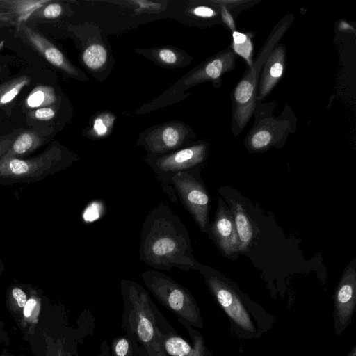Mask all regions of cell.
Listing matches in <instances>:
<instances>
[{
    "label": "cell",
    "instance_id": "6da1fadb",
    "mask_svg": "<svg viewBox=\"0 0 356 356\" xmlns=\"http://www.w3.org/2000/svg\"><path fill=\"white\" fill-rule=\"evenodd\" d=\"M140 259L156 270L202 267L193 256L186 226L168 206L160 204L145 218L140 233Z\"/></svg>",
    "mask_w": 356,
    "mask_h": 356
},
{
    "label": "cell",
    "instance_id": "7a4b0ae2",
    "mask_svg": "<svg viewBox=\"0 0 356 356\" xmlns=\"http://www.w3.org/2000/svg\"><path fill=\"white\" fill-rule=\"evenodd\" d=\"M120 291L123 300L121 327L138 341L146 356H166L159 334L170 325L147 291L140 284L126 279L121 280Z\"/></svg>",
    "mask_w": 356,
    "mask_h": 356
},
{
    "label": "cell",
    "instance_id": "3957f363",
    "mask_svg": "<svg viewBox=\"0 0 356 356\" xmlns=\"http://www.w3.org/2000/svg\"><path fill=\"white\" fill-rule=\"evenodd\" d=\"M206 284L213 298L226 314L230 330L244 340L258 339L270 330L275 317L262 307L243 296L239 291L217 275L202 267Z\"/></svg>",
    "mask_w": 356,
    "mask_h": 356
},
{
    "label": "cell",
    "instance_id": "277c9868",
    "mask_svg": "<svg viewBox=\"0 0 356 356\" xmlns=\"http://www.w3.org/2000/svg\"><path fill=\"white\" fill-rule=\"evenodd\" d=\"M293 19L289 15L274 28L273 31L252 63L249 71L239 81L232 94V125L234 135L241 132L251 118L256 104V94L261 67L268 55L288 29Z\"/></svg>",
    "mask_w": 356,
    "mask_h": 356
},
{
    "label": "cell",
    "instance_id": "5b68a950",
    "mask_svg": "<svg viewBox=\"0 0 356 356\" xmlns=\"http://www.w3.org/2000/svg\"><path fill=\"white\" fill-rule=\"evenodd\" d=\"M146 287L156 299L177 318L186 320L195 328L204 323L198 305L190 291L170 277L156 270H147L141 275Z\"/></svg>",
    "mask_w": 356,
    "mask_h": 356
},
{
    "label": "cell",
    "instance_id": "8992f818",
    "mask_svg": "<svg viewBox=\"0 0 356 356\" xmlns=\"http://www.w3.org/2000/svg\"><path fill=\"white\" fill-rule=\"evenodd\" d=\"M274 106L273 102L267 104L256 102L255 121L245 140L250 151H263L278 145L296 129L292 111H283L280 117H275L272 113Z\"/></svg>",
    "mask_w": 356,
    "mask_h": 356
},
{
    "label": "cell",
    "instance_id": "52a82bcc",
    "mask_svg": "<svg viewBox=\"0 0 356 356\" xmlns=\"http://www.w3.org/2000/svg\"><path fill=\"white\" fill-rule=\"evenodd\" d=\"M191 169L179 172L170 179V184L186 209L202 232L208 222L209 197L202 181Z\"/></svg>",
    "mask_w": 356,
    "mask_h": 356
},
{
    "label": "cell",
    "instance_id": "ba28073f",
    "mask_svg": "<svg viewBox=\"0 0 356 356\" xmlns=\"http://www.w3.org/2000/svg\"><path fill=\"white\" fill-rule=\"evenodd\" d=\"M206 152V145L199 144L162 156L152 164L157 179L172 202H177V198L170 184L171 177L179 172L191 169L202 163Z\"/></svg>",
    "mask_w": 356,
    "mask_h": 356
},
{
    "label": "cell",
    "instance_id": "9c48e42d",
    "mask_svg": "<svg viewBox=\"0 0 356 356\" xmlns=\"http://www.w3.org/2000/svg\"><path fill=\"white\" fill-rule=\"evenodd\" d=\"M77 328L63 327L56 332L45 329L42 332L44 356H79L78 343L87 335L91 334L94 327L93 318L83 313Z\"/></svg>",
    "mask_w": 356,
    "mask_h": 356
},
{
    "label": "cell",
    "instance_id": "30bf717a",
    "mask_svg": "<svg viewBox=\"0 0 356 356\" xmlns=\"http://www.w3.org/2000/svg\"><path fill=\"white\" fill-rule=\"evenodd\" d=\"M178 321L186 330L192 343L179 336L170 325L161 330L159 337L162 350L166 356H212L211 352L206 346L201 333L186 320L177 318Z\"/></svg>",
    "mask_w": 356,
    "mask_h": 356
},
{
    "label": "cell",
    "instance_id": "8fae6325",
    "mask_svg": "<svg viewBox=\"0 0 356 356\" xmlns=\"http://www.w3.org/2000/svg\"><path fill=\"white\" fill-rule=\"evenodd\" d=\"M356 307V271L348 266L334 294L333 321L335 333L341 335L351 323Z\"/></svg>",
    "mask_w": 356,
    "mask_h": 356
},
{
    "label": "cell",
    "instance_id": "7c38bea8",
    "mask_svg": "<svg viewBox=\"0 0 356 356\" xmlns=\"http://www.w3.org/2000/svg\"><path fill=\"white\" fill-rule=\"evenodd\" d=\"M61 154L51 148L40 156L32 159H20L16 157L0 158V176L12 178H25L35 172L54 170L56 165H60Z\"/></svg>",
    "mask_w": 356,
    "mask_h": 356
},
{
    "label": "cell",
    "instance_id": "4fadbf2b",
    "mask_svg": "<svg viewBox=\"0 0 356 356\" xmlns=\"http://www.w3.org/2000/svg\"><path fill=\"white\" fill-rule=\"evenodd\" d=\"M16 28L17 37L50 64L69 74L77 75L76 70L63 53L41 33L27 26L26 22L21 23Z\"/></svg>",
    "mask_w": 356,
    "mask_h": 356
},
{
    "label": "cell",
    "instance_id": "5bb4252c",
    "mask_svg": "<svg viewBox=\"0 0 356 356\" xmlns=\"http://www.w3.org/2000/svg\"><path fill=\"white\" fill-rule=\"evenodd\" d=\"M284 64L285 49L280 44L273 49L261 67L256 102H261L278 83L283 75Z\"/></svg>",
    "mask_w": 356,
    "mask_h": 356
},
{
    "label": "cell",
    "instance_id": "9a60e30c",
    "mask_svg": "<svg viewBox=\"0 0 356 356\" xmlns=\"http://www.w3.org/2000/svg\"><path fill=\"white\" fill-rule=\"evenodd\" d=\"M211 233L225 254L229 255L238 251V238L232 216L220 200L211 226Z\"/></svg>",
    "mask_w": 356,
    "mask_h": 356
},
{
    "label": "cell",
    "instance_id": "2e32d148",
    "mask_svg": "<svg viewBox=\"0 0 356 356\" xmlns=\"http://www.w3.org/2000/svg\"><path fill=\"white\" fill-rule=\"evenodd\" d=\"M187 133L186 127L181 124H168L152 131L146 137L145 142L150 152L163 154L179 147Z\"/></svg>",
    "mask_w": 356,
    "mask_h": 356
},
{
    "label": "cell",
    "instance_id": "e0dca14e",
    "mask_svg": "<svg viewBox=\"0 0 356 356\" xmlns=\"http://www.w3.org/2000/svg\"><path fill=\"white\" fill-rule=\"evenodd\" d=\"M236 56L234 50L228 49L213 57L202 67L191 74L184 83L191 86L209 80H217L234 67Z\"/></svg>",
    "mask_w": 356,
    "mask_h": 356
},
{
    "label": "cell",
    "instance_id": "ac0fdd59",
    "mask_svg": "<svg viewBox=\"0 0 356 356\" xmlns=\"http://www.w3.org/2000/svg\"><path fill=\"white\" fill-rule=\"evenodd\" d=\"M47 131L27 129L20 132L13 139L0 142L1 157H17L29 154L45 140Z\"/></svg>",
    "mask_w": 356,
    "mask_h": 356
},
{
    "label": "cell",
    "instance_id": "d6986e66",
    "mask_svg": "<svg viewBox=\"0 0 356 356\" xmlns=\"http://www.w3.org/2000/svg\"><path fill=\"white\" fill-rule=\"evenodd\" d=\"M51 0H3L0 1V22L18 26L26 22L38 9Z\"/></svg>",
    "mask_w": 356,
    "mask_h": 356
},
{
    "label": "cell",
    "instance_id": "ffe728a7",
    "mask_svg": "<svg viewBox=\"0 0 356 356\" xmlns=\"http://www.w3.org/2000/svg\"><path fill=\"white\" fill-rule=\"evenodd\" d=\"M229 205L236 231L238 238V251H246L253 238V228L243 206L230 198H227Z\"/></svg>",
    "mask_w": 356,
    "mask_h": 356
},
{
    "label": "cell",
    "instance_id": "44dd1931",
    "mask_svg": "<svg viewBox=\"0 0 356 356\" xmlns=\"http://www.w3.org/2000/svg\"><path fill=\"white\" fill-rule=\"evenodd\" d=\"M42 300L35 291H31L17 323L25 337H31L35 333L41 312Z\"/></svg>",
    "mask_w": 356,
    "mask_h": 356
},
{
    "label": "cell",
    "instance_id": "7402d4cb",
    "mask_svg": "<svg viewBox=\"0 0 356 356\" xmlns=\"http://www.w3.org/2000/svg\"><path fill=\"white\" fill-rule=\"evenodd\" d=\"M110 350L111 356H146L138 341L127 333L113 338Z\"/></svg>",
    "mask_w": 356,
    "mask_h": 356
},
{
    "label": "cell",
    "instance_id": "603a6c76",
    "mask_svg": "<svg viewBox=\"0 0 356 356\" xmlns=\"http://www.w3.org/2000/svg\"><path fill=\"white\" fill-rule=\"evenodd\" d=\"M30 82L29 76L22 75L0 84V108L15 100L22 89Z\"/></svg>",
    "mask_w": 356,
    "mask_h": 356
},
{
    "label": "cell",
    "instance_id": "cb8c5ba5",
    "mask_svg": "<svg viewBox=\"0 0 356 356\" xmlns=\"http://www.w3.org/2000/svg\"><path fill=\"white\" fill-rule=\"evenodd\" d=\"M56 102V96L53 88L47 86H38L29 94L25 104L29 108L35 109L53 106Z\"/></svg>",
    "mask_w": 356,
    "mask_h": 356
},
{
    "label": "cell",
    "instance_id": "d4e9b609",
    "mask_svg": "<svg viewBox=\"0 0 356 356\" xmlns=\"http://www.w3.org/2000/svg\"><path fill=\"white\" fill-rule=\"evenodd\" d=\"M27 294L22 289L18 286L13 287L7 296V307L12 317L18 323L22 309L28 300Z\"/></svg>",
    "mask_w": 356,
    "mask_h": 356
},
{
    "label": "cell",
    "instance_id": "484cf974",
    "mask_svg": "<svg viewBox=\"0 0 356 356\" xmlns=\"http://www.w3.org/2000/svg\"><path fill=\"white\" fill-rule=\"evenodd\" d=\"M82 58L90 69L97 70L102 67L106 62L107 52L102 44H94L84 50Z\"/></svg>",
    "mask_w": 356,
    "mask_h": 356
},
{
    "label": "cell",
    "instance_id": "4316f807",
    "mask_svg": "<svg viewBox=\"0 0 356 356\" xmlns=\"http://www.w3.org/2000/svg\"><path fill=\"white\" fill-rule=\"evenodd\" d=\"M51 2L35 10L29 19L36 17L44 19H55L58 17L63 12L62 6L58 3Z\"/></svg>",
    "mask_w": 356,
    "mask_h": 356
},
{
    "label": "cell",
    "instance_id": "83f0119b",
    "mask_svg": "<svg viewBox=\"0 0 356 356\" xmlns=\"http://www.w3.org/2000/svg\"><path fill=\"white\" fill-rule=\"evenodd\" d=\"M113 120L114 117L109 113L99 115L94 122L93 130L95 133L99 136L106 135L112 126Z\"/></svg>",
    "mask_w": 356,
    "mask_h": 356
},
{
    "label": "cell",
    "instance_id": "f1b7e54d",
    "mask_svg": "<svg viewBox=\"0 0 356 356\" xmlns=\"http://www.w3.org/2000/svg\"><path fill=\"white\" fill-rule=\"evenodd\" d=\"M56 114V111L54 106H45L30 111L28 113V117L31 120L47 122L54 118Z\"/></svg>",
    "mask_w": 356,
    "mask_h": 356
},
{
    "label": "cell",
    "instance_id": "f546056e",
    "mask_svg": "<svg viewBox=\"0 0 356 356\" xmlns=\"http://www.w3.org/2000/svg\"><path fill=\"white\" fill-rule=\"evenodd\" d=\"M156 57L163 63L173 65L177 60V54L172 49L163 48L156 51Z\"/></svg>",
    "mask_w": 356,
    "mask_h": 356
},
{
    "label": "cell",
    "instance_id": "4dcf8cb0",
    "mask_svg": "<svg viewBox=\"0 0 356 356\" xmlns=\"http://www.w3.org/2000/svg\"><path fill=\"white\" fill-rule=\"evenodd\" d=\"M131 4H136L139 9L147 11H159L162 8V4L149 1H131Z\"/></svg>",
    "mask_w": 356,
    "mask_h": 356
},
{
    "label": "cell",
    "instance_id": "1f68e13d",
    "mask_svg": "<svg viewBox=\"0 0 356 356\" xmlns=\"http://www.w3.org/2000/svg\"><path fill=\"white\" fill-rule=\"evenodd\" d=\"M191 12L197 17L204 18L212 17L217 15L213 9L204 6L195 7Z\"/></svg>",
    "mask_w": 356,
    "mask_h": 356
},
{
    "label": "cell",
    "instance_id": "d6a6232c",
    "mask_svg": "<svg viewBox=\"0 0 356 356\" xmlns=\"http://www.w3.org/2000/svg\"><path fill=\"white\" fill-rule=\"evenodd\" d=\"M9 338L8 332L4 328V323L0 321V346L2 344H8Z\"/></svg>",
    "mask_w": 356,
    "mask_h": 356
},
{
    "label": "cell",
    "instance_id": "836d02e7",
    "mask_svg": "<svg viewBox=\"0 0 356 356\" xmlns=\"http://www.w3.org/2000/svg\"><path fill=\"white\" fill-rule=\"evenodd\" d=\"M100 353L97 356H111L110 346L106 341H104L100 345Z\"/></svg>",
    "mask_w": 356,
    "mask_h": 356
},
{
    "label": "cell",
    "instance_id": "e575fe53",
    "mask_svg": "<svg viewBox=\"0 0 356 356\" xmlns=\"http://www.w3.org/2000/svg\"><path fill=\"white\" fill-rule=\"evenodd\" d=\"M346 356H356V345H354Z\"/></svg>",
    "mask_w": 356,
    "mask_h": 356
},
{
    "label": "cell",
    "instance_id": "d590c367",
    "mask_svg": "<svg viewBox=\"0 0 356 356\" xmlns=\"http://www.w3.org/2000/svg\"><path fill=\"white\" fill-rule=\"evenodd\" d=\"M0 356H10V355L6 350H3L0 353Z\"/></svg>",
    "mask_w": 356,
    "mask_h": 356
},
{
    "label": "cell",
    "instance_id": "8d00e7d4",
    "mask_svg": "<svg viewBox=\"0 0 356 356\" xmlns=\"http://www.w3.org/2000/svg\"><path fill=\"white\" fill-rule=\"evenodd\" d=\"M3 46V42H1L0 43V50L2 49Z\"/></svg>",
    "mask_w": 356,
    "mask_h": 356
},
{
    "label": "cell",
    "instance_id": "74e56055",
    "mask_svg": "<svg viewBox=\"0 0 356 356\" xmlns=\"http://www.w3.org/2000/svg\"><path fill=\"white\" fill-rule=\"evenodd\" d=\"M2 72V67H1V65L0 64V74Z\"/></svg>",
    "mask_w": 356,
    "mask_h": 356
},
{
    "label": "cell",
    "instance_id": "f35d334b",
    "mask_svg": "<svg viewBox=\"0 0 356 356\" xmlns=\"http://www.w3.org/2000/svg\"><path fill=\"white\" fill-rule=\"evenodd\" d=\"M20 356H26V355H20Z\"/></svg>",
    "mask_w": 356,
    "mask_h": 356
}]
</instances>
